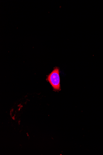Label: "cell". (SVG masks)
Returning <instances> with one entry per match:
<instances>
[{"mask_svg": "<svg viewBox=\"0 0 103 155\" xmlns=\"http://www.w3.org/2000/svg\"><path fill=\"white\" fill-rule=\"evenodd\" d=\"M48 80L55 90L60 89V79L59 70L58 68H55L49 76Z\"/></svg>", "mask_w": 103, "mask_h": 155, "instance_id": "6da1fadb", "label": "cell"}]
</instances>
